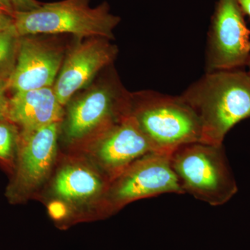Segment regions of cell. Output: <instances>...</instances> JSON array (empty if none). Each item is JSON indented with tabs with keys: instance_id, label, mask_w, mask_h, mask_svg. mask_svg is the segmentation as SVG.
I'll list each match as a JSON object with an SVG mask.
<instances>
[{
	"instance_id": "1",
	"label": "cell",
	"mask_w": 250,
	"mask_h": 250,
	"mask_svg": "<svg viewBox=\"0 0 250 250\" xmlns=\"http://www.w3.org/2000/svg\"><path fill=\"white\" fill-rule=\"evenodd\" d=\"M196 113L202 143L223 146L229 130L250 118V75L238 69L208 72L181 96Z\"/></svg>"
},
{
	"instance_id": "2",
	"label": "cell",
	"mask_w": 250,
	"mask_h": 250,
	"mask_svg": "<svg viewBox=\"0 0 250 250\" xmlns=\"http://www.w3.org/2000/svg\"><path fill=\"white\" fill-rule=\"evenodd\" d=\"M90 0H63L42 4L30 11L14 13V27L19 37L37 34H71L78 38L113 39L121 18L111 14L107 3L95 8Z\"/></svg>"
},
{
	"instance_id": "3",
	"label": "cell",
	"mask_w": 250,
	"mask_h": 250,
	"mask_svg": "<svg viewBox=\"0 0 250 250\" xmlns=\"http://www.w3.org/2000/svg\"><path fill=\"white\" fill-rule=\"evenodd\" d=\"M170 161L185 194L197 200L218 207L238 191L223 146L189 143L173 151Z\"/></svg>"
},
{
	"instance_id": "4",
	"label": "cell",
	"mask_w": 250,
	"mask_h": 250,
	"mask_svg": "<svg viewBox=\"0 0 250 250\" xmlns=\"http://www.w3.org/2000/svg\"><path fill=\"white\" fill-rule=\"evenodd\" d=\"M136 100H131L130 113L156 152L171 154L184 145L202 143L200 120L181 97L148 93Z\"/></svg>"
},
{
	"instance_id": "5",
	"label": "cell",
	"mask_w": 250,
	"mask_h": 250,
	"mask_svg": "<svg viewBox=\"0 0 250 250\" xmlns=\"http://www.w3.org/2000/svg\"><path fill=\"white\" fill-rule=\"evenodd\" d=\"M171 154H147L112 179L106 190L108 210L114 211L130 202L163 194H185L171 165Z\"/></svg>"
},
{
	"instance_id": "6",
	"label": "cell",
	"mask_w": 250,
	"mask_h": 250,
	"mask_svg": "<svg viewBox=\"0 0 250 250\" xmlns=\"http://www.w3.org/2000/svg\"><path fill=\"white\" fill-rule=\"evenodd\" d=\"M59 127V123H54L21 131L14 177L6 192L11 202L27 197L47 177L55 159Z\"/></svg>"
},
{
	"instance_id": "7",
	"label": "cell",
	"mask_w": 250,
	"mask_h": 250,
	"mask_svg": "<svg viewBox=\"0 0 250 250\" xmlns=\"http://www.w3.org/2000/svg\"><path fill=\"white\" fill-rule=\"evenodd\" d=\"M250 30L236 0H219L212 21L208 68L229 70L248 65Z\"/></svg>"
},
{
	"instance_id": "8",
	"label": "cell",
	"mask_w": 250,
	"mask_h": 250,
	"mask_svg": "<svg viewBox=\"0 0 250 250\" xmlns=\"http://www.w3.org/2000/svg\"><path fill=\"white\" fill-rule=\"evenodd\" d=\"M118 47L104 38H89L75 45L63 61L53 85L62 106L78 90L86 86L104 67L116 57Z\"/></svg>"
},
{
	"instance_id": "9",
	"label": "cell",
	"mask_w": 250,
	"mask_h": 250,
	"mask_svg": "<svg viewBox=\"0 0 250 250\" xmlns=\"http://www.w3.org/2000/svg\"><path fill=\"white\" fill-rule=\"evenodd\" d=\"M152 152L155 148L130 111L102 131L95 147L97 159L111 180Z\"/></svg>"
},
{
	"instance_id": "10",
	"label": "cell",
	"mask_w": 250,
	"mask_h": 250,
	"mask_svg": "<svg viewBox=\"0 0 250 250\" xmlns=\"http://www.w3.org/2000/svg\"><path fill=\"white\" fill-rule=\"evenodd\" d=\"M63 62L62 49L33 38L20 37L17 61L8 80L16 92L53 87Z\"/></svg>"
},
{
	"instance_id": "11",
	"label": "cell",
	"mask_w": 250,
	"mask_h": 250,
	"mask_svg": "<svg viewBox=\"0 0 250 250\" xmlns=\"http://www.w3.org/2000/svg\"><path fill=\"white\" fill-rule=\"evenodd\" d=\"M130 100L121 98L110 85H100L83 94L71 104L68 111L66 134L78 140L94 129L103 131L129 113Z\"/></svg>"
},
{
	"instance_id": "12",
	"label": "cell",
	"mask_w": 250,
	"mask_h": 250,
	"mask_svg": "<svg viewBox=\"0 0 250 250\" xmlns=\"http://www.w3.org/2000/svg\"><path fill=\"white\" fill-rule=\"evenodd\" d=\"M62 106L53 87L16 92L9 100L8 119L29 132L54 123H60Z\"/></svg>"
},
{
	"instance_id": "13",
	"label": "cell",
	"mask_w": 250,
	"mask_h": 250,
	"mask_svg": "<svg viewBox=\"0 0 250 250\" xmlns=\"http://www.w3.org/2000/svg\"><path fill=\"white\" fill-rule=\"evenodd\" d=\"M103 179L96 172L82 166L64 167L54 181V191L69 201H82L100 195L104 190Z\"/></svg>"
},
{
	"instance_id": "14",
	"label": "cell",
	"mask_w": 250,
	"mask_h": 250,
	"mask_svg": "<svg viewBox=\"0 0 250 250\" xmlns=\"http://www.w3.org/2000/svg\"><path fill=\"white\" fill-rule=\"evenodd\" d=\"M19 40L14 24L0 33V79L9 80L14 72Z\"/></svg>"
},
{
	"instance_id": "15",
	"label": "cell",
	"mask_w": 250,
	"mask_h": 250,
	"mask_svg": "<svg viewBox=\"0 0 250 250\" xmlns=\"http://www.w3.org/2000/svg\"><path fill=\"white\" fill-rule=\"evenodd\" d=\"M21 132L9 121H0V161L11 167H16Z\"/></svg>"
},
{
	"instance_id": "16",
	"label": "cell",
	"mask_w": 250,
	"mask_h": 250,
	"mask_svg": "<svg viewBox=\"0 0 250 250\" xmlns=\"http://www.w3.org/2000/svg\"><path fill=\"white\" fill-rule=\"evenodd\" d=\"M9 90L8 80L0 79V121H9L10 98L7 96Z\"/></svg>"
},
{
	"instance_id": "17",
	"label": "cell",
	"mask_w": 250,
	"mask_h": 250,
	"mask_svg": "<svg viewBox=\"0 0 250 250\" xmlns=\"http://www.w3.org/2000/svg\"><path fill=\"white\" fill-rule=\"evenodd\" d=\"M15 12H24L38 9L41 6V3L36 0H9Z\"/></svg>"
},
{
	"instance_id": "18",
	"label": "cell",
	"mask_w": 250,
	"mask_h": 250,
	"mask_svg": "<svg viewBox=\"0 0 250 250\" xmlns=\"http://www.w3.org/2000/svg\"><path fill=\"white\" fill-rule=\"evenodd\" d=\"M14 24V16L0 11V33L12 27Z\"/></svg>"
},
{
	"instance_id": "19",
	"label": "cell",
	"mask_w": 250,
	"mask_h": 250,
	"mask_svg": "<svg viewBox=\"0 0 250 250\" xmlns=\"http://www.w3.org/2000/svg\"><path fill=\"white\" fill-rule=\"evenodd\" d=\"M0 11L14 16L15 11L9 0H0Z\"/></svg>"
},
{
	"instance_id": "20",
	"label": "cell",
	"mask_w": 250,
	"mask_h": 250,
	"mask_svg": "<svg viewBox=\"0 0 250 250\" xmlns=\"http://www.w3.org/2000/svg\"><path fill=\"white\" fill-rule=\"evenodd\" d=\"M244 15L250 18V0H236Z\"/></svg>"
},
{
	"instance_id": "21",
	"label": "cell",
	"mask_w": 250,
	"mask_h": 250,
	"mask_svg": "<svg viewBox=\"0 0 250 250\" xmlns=\"http://www.w3.org/2000/svg\"><path fill=\"white\" fill-rule=\"evenodd\" d=\"M248 67H249V72H248V73H249L250 75V60L249 62H248Z\"/></svg>"
},
{
	"instance_id": "22",
	"label": "cell",
	"mask_w": 250,
	"mask_h": 250,
	"mask_svg": "<svg viewBox=\"0 0 250 250\" xmlns=\"http://www.w3.org/2000/svg\"></svg>"
}]
</instances>
